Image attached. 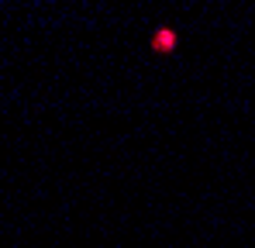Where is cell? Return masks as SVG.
<instances>
[{"instance_id":"1","label":"cell","mask_w":255,"mask_h":248,"mask_svg":"<svg viewBox=\"0 0 255 248\" xmlns=\"http://www.w3.org/2000/svg\"><path fill=\"white\" fill-rule=\"evenodd\" d=\"M152 48H159V52L176 48V31H172V28H159V31H155V38H152Z\"/></svg>"}]
</instances>
